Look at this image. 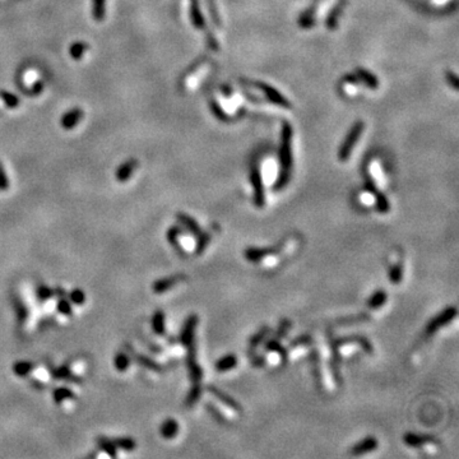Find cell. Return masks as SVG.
Wrapping results in <instances>:
<instances>
[{
  "instance_id": "3",
  "label": "cell",
  "mask_w": 459,
  "mask_h": 459,
  "mask_svg": "<svg viewBox=\"0 0 459 459\" xmlns=\"http://www.w3.org/2000/svg\"><path fill=\"white\" fill-rule=\"evenodd\" d=\"M457 314V309L454 306H449V308L444 309L439 315H436L435 318H432L430 322L427 323V326H426V333L427 334H434L439 330V329L444 328L445 326L450 324V323L456 319Z\"/></svg>"
},
{
  "instance_id": "14",
  "label": "cell",
  "mask_w": 459,
  "mask_h": 459,
  "mask_svg": "<svg viewBox=\"0 0 459 459\" xmlns=\"http://www.w3.org/2000/svg\"><path fill=\"white\" fill-rule=\"evenodd\" d=\"M346 3H347V0H337V3L334 4L333 9L329 12L328 17H327V21H326L327 27H328L329 30H334V28L338 26L339 16L342 14L343 8H344Z\"/></svg>"
},
{
  "instance_id": "37",
  "label": "cell",
  "mask_w": 459,
  "mask_h": 459,
  "mask_svg": "<svg viewBox=\"0 0 459 459\" xmlns=\"http://www.w3.org/2000/svg\"><path fill=\"white\" fill-rule=\"evenodd\" d=\"M114 444H115V446H117V448H121V449H124V450H128V452H129V450H133V449L135 448V443H134V440L129 438H124V439H119V440H115Z\"/></svg>"
},
{
  "instance_id": "22",
  "label": "cell",
  "mask_w": 459,
  "mask_h": 459,
  "mask_svg": "<svg viewBox=\"0 0 459 459\" xmlns=\"http://www.w3.org/2000/svg\"><path fill=\"white\" fill-rule=\"evenodd\" d=\"M178 219L180 221V223H181L182 226L185 227V229H188L192 233L197 235V236L202 233V230H200V227H199L198 222H197L194 218H192V217H189L188 214H184V213H179Z\"/></svg>"
},
{
  "instance_id": "12",
  "label": "cell",
  "mask_w": 459,
  "mask_h": 459,
  "mask_svg": "<svg viewBox=\"0 0 459 459\" xmlns=\"http://www.w3.org/2000/svg\"><path fill=\"white\" fill-rule=\"evenodd\" d=\"M138 166H139V162H138V160H135V158H131V160H128L127 162H124L120 167L117 168L116 171L117 181H128V180L133 176V174L135 172Z\"/></svg>"
},
{
  "instance_id": "38",
  "label": "cell",
  "mask_w": 459,
  "mask_h": 459,
  "mask_svg": "<svg viewBox=\"0 0 459 459\" xmlns=\"http://www.w3.org/2000/svg\"><path fill=\"white\" fill-rule=\"evenodd\" d=\"M264 178H265L267 181H274L276 180V164L272 161H269L264 166Z\"/></svg>"
},
{
  "instance_id": "27",
  "label": "cell",
  "mask_w": 459,
  "mask_h": 459,
  "mask_svg": "<svg viewBox=\"0 0 459 459\" xmlns=\"http://www.w3.org/2000/svg\"><path fill=\"white\" fill-rule=\"evenodd\" d=\"M72 398H74V394L72 391H69L68 388H58L54 391V401L58 405L63 403L66 399H72Z\"/></svg>"
},
{
  "instance_id": "46",
  "label": "cell",
  "mask_w": 459,
  "mask_h": 459,
  "mask_svg": "<svg viewBox=\"0 0 459 459\" xmlns=\"http://www.w3.org/2000/svg\"><path fill=\"white\" fill-rule=\"evenodd\" d=\"M211 107H212V110H213V114H214L218 119H225V113H223L222 110L219 109V106L216 103V101H212V102H211Z\"/></svg>"
},
{
  "instance_id": "9",
  "label": "cell",
  "mask_w": 459,
  "mask_h": 459,
  "mask_svg": "<svg viewBox=\"0 0 459 459\" xmlns=\"http://www.w3.org/2000/svg\"><path fill=\"white\" fill-rule=\"evenodd\" d=\"M198 326V316L190 315L186 319L185 324L182 327L181 333H180V339L185 346H190L194 342V334H196V329Z\"/></svg>"
},
{
  "instance_id": "47",
  "label": "cell",
  "mask_w": 459,
  "mask_h": 459,
  "mask_svg": "<svg viewBox=\"0 0 459 459\" xmlns=\"http://www.w3.org/2000/svg\"><path fill=\"white\" fill-rule=\"evenodd\" d=\"M446 79H448V82L450 83L454 89H458V78L454 73L452 72H446Z\"/></svg>"
},
{
  "instance_id": "16",
  "label": "cell",
  "mask_w": 459,
  "mask_h": 459,
  "mask_svg": "<svg viewBox=\"0 0 459 459\" xmlns=\"http://www.w3.org/2000/svg\"><path fill=\"white\" fill-rule=\"evenodd\" d=\"M271 251V249L264 247H247L246 250H244V258L250 263H261L262 259Z\"/></svg>"
},
{
  "instance_id": "34",
  "label": "cell",
  "mask_w": 459,
  "mask_h": 459,
  "mask_svg": "<svg viewBox=\"0 0 459 459\" xmlns=\"http://www.w3.org/2000/svg\"><path fill=\"white\" fill-rule=\"evenodd\" d=\"M200 394H202V389H200V385H199V384H194V387L192 388V391L189 392V394H188L186 405H188V406L196 405L197 402L199 401V398H200Z\"/></svg>"
},
{
  "instance_id": "24",
  "label": "cell",
  "mask_w": 459,
  "mask_h": 459,
  "mask_svg": "<svg viewBox=\"0 0 459 459\" xmlns=\"http://www.w3.org/2000/svg\"><path fill=\"white\" fill-rule=\"evenodd\" d=\"M106 14V0H92V16L96 22H102Z\"/></svg>"
},
{
  "instance_id": "45",
  "label": "cell",
  "mask_w": 459,
  "mask_h": 459,
  "mask_svg": "<svg viewBox=\"0 0 459 459\" xmlns=\"http://www.w3.org/2000/svg\"><path fill=\"white\" fill-rule=\"evenodd\" d=\"M42 89H44V84H42L41 82H38L34 84L33 88H32L30 92H26V93H27L28 96H37V95H40V93L42 92Z\"/></svg>"
},
{
  "instance_id": "1",
  "label": "cell",
  "mask_w": 459,
  "mask_h": 459,
  "mask_svg": "<svg viewBox=\"0 0 459 459\" xmlns=\"http://www.w3.org/2000/svg\"><path fill=\"white\" fill-rule=\"evenodd\" d=\"M292 127L288 123H283L281 134V151H279V161H281V170L279 175L274 180L273 189L279 192L286 188L291 179L292 172Z\"/></svg>"
},
{
  "instance_id": "8",
  "label": "cell",
  "mask_w": 459,
  "mask_h": 459,
  "mask_svg": "<svg viewBox=\"0 0 459 459\" xmlns=\"http://www.w3.org/2000/svg\"><path fill=\"white\" fill-rule=\"evenodd\" d=\"M189 351H188V359H186V363H188V369H189V375H190V379L194 384H199V381L202 380L203 377V371L199 366V363L197 362L196 359V346L194 344H190L188 346Z\"/></svg>"
},
{
  "instance_id": "48",
  "label": "cell",
  "mask_w": 459,
  "mask_h": 459,
  "mask_svg": "<svg viewBox=\"0 0 459 459\" xmlns=\"http://www.w3.org/2000/svg\"><path fill=\"white\" fill-rule=\"evenodd\" d=\"M436 1H445V0H436Z\"/></svg>"
},
{
  "instance_id": "39",
  "label": "cell",
  "mask_w": 459,
  "mask_h": 459,
  "mask_svg": "<svg viewBox=\"0 0 459 459\" xmlns=\"http://www.w3.org/2000/svg\"><path fill=\"white\" fill-rule=\"evenodd\" d=\"M291 327H292V324H291V322H290V320H283L281 326H279V328H278L277 334H276V337H274V338H276V339L284 338V337L287 336V333L290 332Z\"/></svg>"
},
{
  "instance_id": "7",
  "label": "cell",
  "mask_w": 459,
  "mask_h": 459,
  "mask_svg": "<svg viewBox=\"0 0 459 459\" xmlns=\"http://www.w3.org/2000/svg\"><path fill=\"white\" fill-rule=\"evenodd\" d=\"M207 391L208 393H211L213 397L216 398V401L218 403L223 406V407L226 408L227 413H232V415H239L241 412V407L240 405L237 403L236 401H233L232 398L227 395L226 393H223L222 391H219L218 388L213 387V385H208L207 387Z\"/></svg>"
},
{
  "instance_id": "18",
  "label": "cell",
  "mask_w": 459,
  "mask_h": 459,
  "mask_svg": "<svg viewBox=\"0 0 459 459\" xmlns=\"http://www.w3.org/2000/svg\"><path fill=\"white\" fill-rule=\"evenodd\" d=\"M237 365V356L236 355H226L221 357L216 362V370L218 373H227V371L235 369Z\"/></svg>"
},
{
  "instance_id": "15",
  "label": "cell",
  "mask_w": 459,
  "mask_h": 459,
  "mask_svg": "<svg viewBox=\"0 0 459 459\" xmlns=\"http://www.w3.org/2000/svg\"><path fill=\"white\" fill-rule=\"evenodd\" d=\"M160 434H161L162 438L167 439V440L175 438L179 434L178 421L174 418H168L164 422H162L161 427H160Z\"/></svg>"
},
{
  "instance_id": "5",
  "label": "cell",
  "mask_w": 459,
  "mask_h": 459,
  "mask_svg": "<svg viewBox=\"0 0 459 459\" xmlns=\"http://www.w3.org/2000/svg\"><path fill=\"white\" fill-rule=\"evenodd\" d=\"M250 182L254 190V203L258 208L265 206V190H264V180L257 166L251 167Z\"/></svg>"
},
{
  "instance_id": "42",
  "label": "cell",
  "mask_w": 459,
  "mask_h": 459,
  "mask_svg": "<svg viewBox=\"0 0 459 459\" xmlns=\"http://www.w3.org/2000/svg\"><path fill=\"white\" fill-rule=\"evenodd\" d=\"M138 361H139V362H142V363H144V365H146L148 369H151V370H154V371L161 370V367H160V365H158V363H156L154 361L149 360V359H147L146 356H138Z\"/></svg>"
},
{
  "instance_id": "13",
  "label": "cell",
  "mask_w": 459,
  "mask_h": 459,
  "mask_svg": "<svg viewBox=\"0 0 459 459\" xmlns=\"http://www.w3.org/2000/svg\"><path fill=\"white\" fill-rule=\"evenodd\" d=\"M190 21H192V24L198 30H207L206 26V21H204V17H203L202 12H200V8H199V3L198 0H190Z\"/></svg>"
},
{
  "instance_id": "33",
  "label": "cell",
  "mask_w": 459,
  "mask_h": 459,
  "mask_svg": "<svg viewBox=\"0 0 459 459\" xmlns=\"http://www.w3.org/2000/svg\"><path fill=\"white\" fill-rule=\"evenodd\" d=\"M206 3L207 7H208L209 16L212 18L213 23L216 24L217 27H221V26H222V24H221V18H219L218 12H217V5L216 3H214V0H206Z\"/></svg>"
},
{
  "instance_id": "28",
  "label": "cell",
  "mask_w": 459,
  "mask_h": 459,
  "mask_svg": "<svg viewBox=\"0 0 459 459\" xmlns=\"http://www.w3.org/2000/svg\"><path fill=\"white\" fill-rule=\"evenodd\" d=\"M0 99L3 101L5 106L11 107V109H16L19 105L18 97L13 93L7 92V91H0Z\"/></svg>"
},
{
  "instance_id": "40",
  "label": "cell",
  "mask_w": 459,
  "mask_h": 459,
  "mask_svg": "<svg viewBox=\"0 0 459 459\" xmlns=\"http://www.w3.org/2000/svg\"><path fill=\"white\" fill-rule=\"evenodd\" d=\"M360 202L362 203L363 206H374V204H375V197H374V194L370 190H367L366 189V192H363L360 194Z\"/></svg>"
},
{
  "instance_id": "23",
  "label": "cell",
  "mask_w": 459,
  "mask_h": 459,
  "mask_svg": "<svg viewBox=\"0 0 459 459\" xmlns=\"http://www.w3.org/2000/svg\"><path fill=\"white\" fill-rule=\"evenodd\" d=\"M152 328H153L154 333H156L157 336H164V333H166L164 311L158 310V311L154 312L153 318H152Z\"/></svg>"
},
{
  "instance_id": "32",
  "label": "cell",
  "mask_w": 459,
  "mask_h": 459,
  "mask_svg": "<svg viewBox=\"0 0 459 459\" xmlns=\"http://www.w3.org/2000/svg\"><path fill=\"white\" fill-rule=\"evenodd\" d=\"M98 446L101 450L106 452L110 457H116V449H115V444L111 440H106V439H98L97 440Z\"/></svg>"
},
{
  "instance_id": "11",
  "label": "cell",
  "mask_w": 459,
  "mask_h": 459,
  "mask_svg": "<svg viewBox=\"0 0 459 459\" xmlns=\"http://www.w3.org/2000/svg\"><path fill=\"white\" fill-rule=\"evenodd\" d=\"M83 116H84L83 110L79 109V107H76V109L68 111V113L62 117L60 125H62L63 129L70 131V129H73V128L78 125V123L81 121V119H83Z\"/></svg>"
},
{
  "instance_id": "2",
  "label": "cell",
  "mask_w": 459,
  "mask_h": 459,
  "mask_svg": "<svg viewBox=\"0 0 459 459\" xmlns=\"http://www.w3.org/2000/svg\"><path fill=\"white\" fill-rule=\"evenodd\" d=\"M363 127H365V125H363V121L359 120L353 124V127L351 128L350 133H348L346 139L343 141V144L341 146V148H339L338 157L342 162L347 161V160L350 158L351 153H352V149L355 148L357 141L360 139L361 134H362Z\"/></svg>"
},
{
  "instance_id": "41",
  "label": "cell",
  "mask_w": 459,
  "mask_h": 459,
  "mask_svg": "<svg viewBox=\"0 0 459 459\" xmlns=\"http://www.w3.org/2000/svg\"><path fill=\"white\" fill-rule=\"evenodd\" d=\"M56 308H58V311L62 312L63 315L68 316L72 314V306H70L69 301L66 300V298H62V300L58 302V306H56Z\"/></svg>"
},
{
  "instance_id": "35",
  "label": "cell",
  "mask_w": 459,
  "mask_h": 459,
  "mask_svg": "<svg viewBox=\"0 0 459 459\" xmlns=\"http://www.w3.org/2000/svg\"><path fill=\"white\" fill-rule=\"evenodd\" d=\"M69 298H70V301L74 304V305H82L86 301V295H84V292L82 290H79V288H76V290H73L70 294H69Z\"/></svg>"
},
{
  "instance_id": "26",
  "label": "cell",
  "mask_w": 459,
  "mask_h": 459,
  "mask_svg": "<svg viewBox=\"0 0 459 459\" xmlns=\"http://www.w3.org/2000/svg\"><path fill=\"white\" fill-rule=\"evenodd\" d=\"M33 369V363L28 362V361H18L17 363H14L13 371L18 377H27L28 374L31 373Z\"/></svg>"
},
{
  "instance_id": "10",
  "label": "cell",
  "mask_w": 459,
  "mask_h": 459,
  "mask_svg": "<svg viewBox=\"0 0 459 459\" xmlns=\"http://www.w3.org/2000/svg\"><path fill=\"white\" fill-rule=\"evenodd\" d=\"M379 446V443L374 436H369L361 440L360 443H357L356 445H353L351 449V454L352 456H362V454H367V453L374 452L375 449Z\"/></svg>"
},
{
  "instance_id": "17",
  "label": "cell",
  "mask_w": 459,
  "mask_h": 459,
  "mask_svg": "<svg viewBox=\"0 0 459 459\" xmlns=\"http://www.w3.org/2000/svg\"><path fill=\"white\" fill-rule=\"evenodd\" d=\"M182 277H170V278H162V279H158L157 282H154L153 283V291L156 294H164V292L168 291L170 288H172L175 286L176 283L181 281Z\"/></svg>"
},
{
  "instance_id": "4",
  "label": "cell",
  "mask_w": 459,
  "mask_h": 459,
  "mask_svg": "<svg viewBox=\"0 0 459 459\" xmlns=\"http://www.w3.org/2000/svg\"><path fill=\"white\" fill-rule=\"evenodd\" d=\"M403 442L406 445L411 446V448H420L426 450L427 453H435L438 450V445H436L435 440L430 436L426 435H418V434H413V432H407L403 436Z\"/></svg>"
},
{
  "instance_id": "6",
  "label": "cell",
  "mask_w": 459,
  "mask_h": 459,
  "mask_svg": "<svg viewBox=\"0 0 459 459\" xmlns=\"http://www.w3.org/2000/svg\"><path fill=\"white\" fill-rule=\"evenodd\" d=\"M253 86L255 87V88L259 89V91L263 93L264 96L267 97L269 102L274 103V105H277V106H279V107H283V109H291L292 107L291 102H290L286 97L282 96L281 93L278 92L277 89L272 88L271 86H268V84L262 83V82L253 83Z\"/></svg>"
},
{
  "instance_id": "43",
  "label": "cell",
  "mask_w": 459,
  "mask_h": 459,
  "mask_svg": "<svg viewBox=\"0 0 459 459\" xmlns=\"http://www.w3.org/2000/svg\"><path fill=\"white\" fill-rule=\"evenodd\" d=\"M9 188V180H8V176L5 174V170H4L3 164L0 162V190H7Z\"/></svg>"
},
{
  "instance_id": "29",
  "label": "cell",
  "mask_w": 459,
  "mask_h": 459,
  "mask_svg": "<svg viewBox=\"0 0 459 459\" xmlns=\"http://www.w3.org/2000/svg\"><path fill=\"white\" fill-rule=\"evenodd\" d=\"M389 278H391L392 283L397 284L401 283L402 278H403V267L401 263H395L389 271Z\"/></svg>"
},
{
  "instance_id": "36",
  "label": "cell",
  "mask_w": 459,
  "mask_h": 459,
  "mask_svg": "<svg viewBox=\"0 0 459 459\" xmlns=\"http://www.w3.org/2000/svg\"><path fill=\"white\" fill-rule=\"evenodd\" d=\"M209 240H211V236H209V233H200L198 235V243L196 245V251L197 254H202L203 251L206 250L207 245L209 244Z\"/></svg>"
},
{
  "instance_id": "20",
  "label": "cell",
  "mask_w": 459,
  "mask_h": 459,
  "mask_svg": "<svg viewBox=\"0 0 459 459\" xmlns=\"http://www.w3.org/2000/svg\"><path fill=\"white\" fill-rule=\"evenodd\" d=\"M366 178L369 179V180H371L377 188L380 189L381 186L384 185V175L383 172H381L380 164H377V162H371L370 168H369V175H366Z\"/></svg>"
},
{
  "instance_id": "21",
  "label": "cell",
  "mask_w": 459,
  "mask_h": 459,
  "mask_svg": "<svg viewBox=\"0 0 459 459\" xmlns=\"http://www.w3.org/2000/svg\"><path fill=\"white\" fill-rule=\"evenodd\" d=\"M388 301V295L385 294V291L383 290H377L371 295V297L369 298V301H367V306L370 309H374V310H377V309L383 308Z\"/></svg>"
},
{
  "instance_id": "25",
  "label": "cell",
  "mask_w": 459,
  "mask_h": 459,
  "mask_svg": "<svg viewBox=\"0 0 459 459\" xmlns=\"http://www.w3.org/2000/svg\"><path fill=\"white\" fill-rule=\"evenodd\" d=\"M87 50H88V45H87L86 42H74V44L70 45V48H69V55H70L74 60H79V59L83 58V55L86 54Z\"/></svg>"
},
{
  "instance_id": "30",
  "label": "cell",
  "mask_w": 459,
  "mask_h": 459,
  "mask_svg": "<svg viewBox=\"0 0 459 459\" xmlns=\"http://www.w3.org/2000/svg\"><path fill=\"white\" fill-rule=\"evenodd\" d=\"M268 333H269V328H268V327H265V328H263L262 330H259V333H257V334H255V336L251 338V341H250V352H251V351H255V348H257V347L259 346L261 343H263L264 341H265V338H267V336H268Z\"/></svg>"
},
{
  "instance_id": "44",
  "label": "cell",
  "mask_w": 459,
  "mask_h": 459,
  "mask_svg": "<svg viewBox=\"0 0 459 459\" xmlns=\"http://www.w3.org/2000/svg\"><path fill=\"white\" fill-rule=\"evenodd\" d=\"M52 294H54V292L49 287H45V286H41V287L37 290V297L40 298L41 301H46L48 298L52 297Z\"/></svg>"
},
{
  "instance_id": "19",
  "label": "cell",
  "mask_w": 459,
  "mask_h": 459,
  "mask_svg": "<svg viewBox=\"0 0 459 459\" xmlns=\"http://www.w3.org/2000/svg\"><path fill=\"white\" fill-rule=\"evenodd\" d=\"M356 76L359 77V79L361 81V83H363L365 86H367L369 88L371 89H377L379 87V81L374 74H371L369 70L362 68H359L356 70Z\"/></svg>"
},
{
  "instance_id": "31",
  "label": "cell",
  "mask_w": 459,
  "mask_h": 459,
  "mask_svg": "<svg viewBox=\"0 0 459 459\" xmlns=\"http://www.w3.org/2000/svg\"><path fill=\"white\" fill-rule=\"evenodd\" d=\"M114 363H115V367H116L117 371H127L129 365H131V360H129V357L125 353L121 352L117 353L115 360H114Z\"/></svg>"
}]
</instances>
